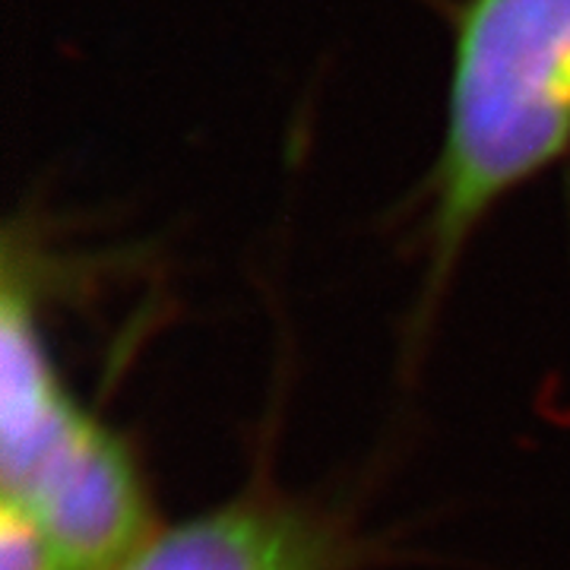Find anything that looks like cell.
I'll list each match as a JSON object with an SVG mask.
<instances>
[{"label":"cell","mask_w":570,"mask_h":570,"mask_svg":"<svg viewBox=\"0 0 570 570\" xmlns=\"http://www.w3.org/2000/svg\"><path fill=\"white\" fill-rule=\"evenodd\" d=\"M570 159V0H456L450 7L444 137L419 197L425 330L498 206Z\"/></svg>","instance_id":"cell-1"},{"label":"cell","mask_w":570,"mask_h":570,"mask_svg":"<svg viewBox=\"0 0 570 570\" xmlns=\"http://www.w3.org/2000/svg\"><path fill=\"white\" fill-rule=\"evenodd\" d=\"M377 551L330 508L273 489L156 527L108 570H358Z\"/></svg>","instance_id":"cell-2"},{"label":"cell","mask_w":570,"mask_h":570,"mask_svg":"<svg viewBox=\"0 0 570 570\" xmlns=\"http://www.w3.org/2000/svg\"><path fill=\"white\" fill-rule=\"evenodd\" d=\"M0 570H73L48 532L13 501L0 508Z\"/></svg>","instance_id":"cell-3"}]
</instances>
